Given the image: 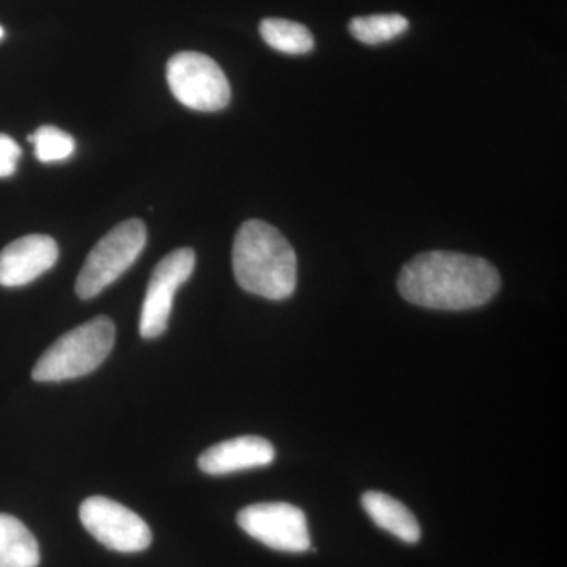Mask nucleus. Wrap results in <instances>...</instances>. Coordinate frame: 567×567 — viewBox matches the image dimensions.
I'll list each match as a JSON object with an SVG mask.
<instances>
[{
    "label": "nucleus",
    "instance_id": "obj_1",
    "mask_svg": "<svg viewBox=\"0 0 567 567\" xmlns=\"http://www.w3.org/2000/svg\"><path fill=\"white\" fill-rule=\"evenodd\" d=\"M499 284L487 260L451 251L420 254L402 268L398 281L406 301L442 311L480 308L495 297Z\"/></svg>",
    "mask_w": 567,
    "mask_h": 567
},
{
    "label": "nucleus",
    "instance_id": "obj_2",
    "mask_svg": "<svg viewBox=\"0 0 567 567\" xmlns=\"http://www.w3.org/2000/svg\"><path fill=\"white\" fill-rule=\"evenodd\" d=\"M233 267L238 286L267 300H286L297 287V254L271 224L251 219L235 235Z\"/></svg>",
    "mask_w": 567,
    "mask_h": 567
},
{
    "label": "nucleus",
    "instance_id": "obj_3",
    "mask_svg": "<svg viewBox=\"0 0 567 567\" xmlns=\"http://www.w3.org/2000/svg\"><path fill=\"white\" fill-rule=\"evenodd\" d=\"M115 342V324L100 316L61 336L33 365L35 382H65L91 374Z\"/></svg>",
    "mask_w": 567,
    "mask_h": 567
},
{
    "label": "nucleus",
    "instance_id": "obj_4",
    "mask_svg": "<svg viewBox=\"0 0 567 567\" xmlns=\"http://www.w3.org/2000/svg\"><path fill=\"white\" fill-rule=\"evenodd\" d=\"M147 244V229L141 219H128L115 226L89 254L76 279L81 300H91L102 293L141 256Z\"/></svg>",
    "mask_w": 567,
    "mask_h": 567
},
{
    "label": "nucleus",
    "instance_id": "obj_5",
    "mask_svg": "<svg viewBox=\"0 0 567 567\" xmlns=\"http://www.w3.org/2000/svg\"><path fill=\"white\" fill-rule=\"evenodd\" d=\"M166 78L175 100L189 110L216 112L230 102V85L221 66L200 52L175 54L167 62Z\"/></svg>",
    "mask_w": 567,
    "mask_h": 567
},
{
    "label": "nucleus",
    "instance_id": "obj_6",
    "mask_svg": "<svg viewBox=\"0 0 567 567\" xmlns=\"http://www.w3.org/2000/svg\"><path fill=\"white\" fill-rule=\"evenodd\" d=\"M80 517L84 528L111 550L137 554L152 544L151 528L142 517L106 496L84 499Z\"/></svg>",
    "mask_w": 567,
    "mask_h": 567
},
{
    "label": "nucleus",
    "instance_id": "obj_7",
    "mask_svg": "<svg viewBox=\"0 0 567 567\" xmlns=\"http://www.w3.org/2000/svg\"><path fill=\"white\" fill-rule=\"evenodd\" d=\"M237 522L246 535L275 550L301 554L311 548L305 513L289 503H257L241 509Z\"/></svg>",
    "mask_w": 567,
    "mask_h": 567
},
{
    "label": "nucleus",
    "instance_id": "obj_8",
    "mask_svg": "<svg viewBox=\"0 0 567 567\" xmlns=\"http://www.w3.org/2000/svg\"><path fill=\"white\" fill-rule=\"evenodd\" d=\"M196 267L193 249L182 248L159 260L148 281L142 305L140 333L144 339L159 338L166 331L173 311L174 297L182 284L188 281Z\"/></svg>",
    "mask_w": 567,
    "mask_h": 567
},
{
    "label": "nucleus",
    "instance_id": "obj_9",
    "mask_svg": "<svg viewBox=\"0 0 567 567\" xmlns=\"http://www.w3.org/2000/svg\"><path fill=\"white\" fill-rule=\"evenodd\" d=\"M59 259V246L48 235L18 238L0 252V286H28L50 271Z\"/></svg>",
    "mask_w": 567,
    "mask_h": 567
},
{
    "label": "nucleus",
    "instance_id": "obj_10",
    "mask_svg": "<svg viewBox=\"0 0 567 567\" xmlns=\"http://www.w3.org/2000/svg\"><path fill=\"white\" fill-rule=\"evenodd\" d=\"M275 456V447L268 440L245 435L208 447L197 464L207 475L219 476L270 465Z\"/></svg>",
    "mask_w": 567,
    "mask_h": 567
},
{
    "label": "nucleus",
    "instance_id": "obj_11",
    "mask_svg": "<svg viewBox=\"0 0 567 567\" xmlns=\"http://www.w3.org/2000/svg\"><path fill=\"white\" fill-rule=\"evenodd\" d=\"M361 505L377 527L385 529L406 544L420 540L421 528L416 517L399 499L383 492H365Z\"/></svg>",
    "mask_w": 567,
    "mask_h": 567
},
{
    "label": "nucleus",
    "instance_id": "obj_12",
    "mask_svg": "<svg viewBox=\"0 0 567 567\" xmlns=\"http://www.w3.org/2000/svg\"><path fill=\"white\" fill-rule=\"evenodd\" d=\"M40 547L29 528L9 514H0V567H37Z\"/></svg>",
    "mask_w": 567,
    "mask_h": 567
},
{
    "label": "nucleus",
    "instance_id": "obj_13",
    "mask_svg": "<svg viewBox=\"0 0 567 567\" xmlns=\"http://www.w3.org/2000/svg\"><path fill=\"white\" fill-rule=\"evenodd\" d=\"M260 35L268 47L284 54H308L315 50V37L300 22L267 18L260 22Z\"/></svg>",
    "mask_w": 567,
    "mask_h": 567
},
{
    "label": "nucleus",
    "instance_id": "obj_14",
    "mask_svg": "<svg viewBox=\"0 0 567 567\" xmlns=\"http://www.w3.org/2000/svg\"><path fill=\"white\" fill-rule=\"evenodd\" d=\"M350 33L364 44H382L398 39L409 29V21L402 14H371L354 18L349 24Z\"/></svg>",
    "mask_w": 567,
    "mask_h": 567
},
{
    "label": "nucleus",
    "instance_id": "obj_15",
    "mask_svg": "<svg viewBox=\"0 0 567 567\" xmlns=\"http://www.w3.org/2000/svg\"><path fill=\"white\" fill-rule=\"evenodd\" d=\"M35 147L37 159L41 163L65 162L74 153L76 144L69 133L55 126H40L32 136H29Z\"/></svg>",
    "mask_w": 567,
    "mask_h": 567
},
{
    "label": "nucleus",
    "instance_id": "obj_16",
    "mask_svg": "<svg viewBox=\"0 0 567 567\" xmlns=\"http://www.w3.org/2000/svg\"><path fill=\"white\" fill-rule=\"evenodd\" d=\"M21 158V147L17 141L7 134H0V178L10 177L17 173L18 162Z\"/></svg>",
    "mask_w": 567,
    "mask_h": 567
},
{
    "label": "nucleus",
    "instance_id": "obj_17",
    "mask_svg": "<svg viewBox=\"0 0 567 567\" xmlns=\"http://www.w3.org/2000/svg\"><path fill=\"white\" fill-rule=\"evenodd\" d=\"M3 35H6V32H3L2 25H0V40L3 39Z\"/></svg>",
    "mask_w": 567,
    "mask_h": 567
}]
</instances>
